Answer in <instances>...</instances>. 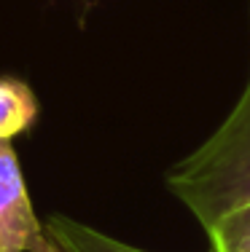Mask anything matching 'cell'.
I'll list each match as a JSON object with an SVG mask.
<instances>
[{
  "label": "cell",
  "mask_w": 250,
  "mask_h": 252,
  "mask_svg": "<svg viewBox=\"0 0 250 252\" xmlns=\"http://www.w3.org/2000/svg\"><path fill=\"white\" fill-rule=\"evenodd\" d=\"M167 188L202 228L250 204V78L215 134L167 175Z\"/></svg>",
  "instance_id": "obj_1"
},
{
  "label": "cell",
  "mask_w": 250,
  "mask_h": 252,
  "mask_svg": "<svg viewBox=\"0 0 250 252\" xmlns=\"http://www.w3.org/2000/svg\"><path fill=\"white\" fill-rule=\"evenodd\" d=\"M46 233L35 218L19 156L0 140V252H33Z\"/></svg>",
  "instance_id": "obj_2"
},
{
  "label": "cell",
  "mask_w": 250,
  "mask_h": 252,
  "mask_svg": "<svg viewBox=\"0 0 250 252\" xmlns=\"http://www.w3.org/2000/svg\"><path fill=\"white\" fill-rule=\"evenodd\" d=\"M38 121V97L19 78H0V140L11 142L14 137Z\"/></svg>",
  "instance_id": "obj_3"
},
{
  "label": "cell",
  "mask_w": 250,
  "mask_h": 252,
  "mask_svg": "<svg viewBox=\"0 0 250 252\" xmlns=\"http://www.w3.org/2000/svg\"><path fill=\"white\" fill-rule=\"evenodd\" d=\"M43 228L57 239V244L65 252H148L132 247V244H124L118 239L108 236V233L89 228L73 218H65V215H51Z\"/></svg>",
  "instance_id": "obj_4"
},
{
  "label": "cell",
  "mask_w": 250,
  "mask_h": 252,
  "mask_svg": "<svg viewBox=\"0 0 250 252\" xmlns=\"http://www.w3.org/2000/svg\"><path fill=\"white\" fill-rule=\"evenodd\" d=\"M213 252H250V204L205 228Z\"/></svg>",
  "instance_id": "obj_5"
},
{
  "label": "cell",
  "mask_w": 250,
  "mask_h": 252,
  "mask_svg": "<svg viewBox=\"0 0 250 252\" xmlns=\"http://www.w3.org/2000/svg\"><path fill=\"white\" fill-rule=\"evenodd\" d=\"M33 252H65V250L59 247V244H57V239L51 236L49 231H46L43 236L38 239V244H35V247H33Z\"/></svg>",
  "instance_id": "obj_6"
}]
</instances>
